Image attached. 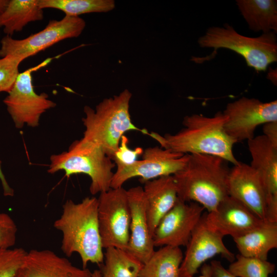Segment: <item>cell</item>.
Listing matches in <instances>:
<instances>
[{"label": "cell", "mask_w": 277, "mask_h": 277, "mask_svg": "<svg viewBox=\"0 0 277 277\" xmlns=\"http://www.w3.org/2000/svg\"><path fill=\"white\" fill-rule=\"evenodd\" d=\"M226 117L219 111L214 116L193 114L184 117V128L174 134L162 135L148 132L161 147L172 151L185 154H204L220 157L233 165L239 163L233 147L236 142L225 132Z\"/></svg>", "instance_id": "obj_1"}, {"label": "cell", "mask_w": 277, "mask_h": 277, "mask_svg": "<svg viewBox=\"0 0 277 277\" xmlns=\"http://www.w3.org/2000/svg\"><path fill=\"white\" fill-rule=\"evenodd\" d=\"M62 235L61 249L67 256L77 253L83 268L89 263L101 265L104 253L99 231L98 199L86 197L81 202L67 200L53 224Z\"/></svg>", "instance_id": "obj_2"}, {"label": "cell", "mask_w": 277, "mask_h": 277, "mask_svg": "<svg viewBox=\"0 0 277 277\" xmlns=\"http://www.w3.org/2000/svg\"><path fill=\"white\" fill-rule=\"evenodd\" d=\"M185 166L173 176L178 199L214 211L227 196L228 162L214 155L188 154Z\"/></svg>", "instance_id": "obj_3"}, {"label": "cell", "mask_w": 277, "mask_h": 277, "mask_svg": "<svg viewBox=\"0 0 277 277\" xmlns=\"http://www.w3.org/2000/svg\"><path fill=\"white\" fill-rule=\"evenodd\" d=\"M131 97L126 89L118 95L104 99L95 109L87 105L84 108L82 122L85 129L82 138L100 147L112 160L126 132L139 131L146 134L148 132L132 123L129 112Z\"/></svg>", "instance_id": "obj_4"}, {"label": "cell", "mask_w": 277, "mask_h": 277, "mask_svg": "<svg viewBox=\"0 0 277 277\" xmlns=\"http://www.w3.org/2000/svg\"><path fill=\"white\" fill-rule=\"evenodd\" d=\"M197 42L202 48L214 49L209 56H193L191 60L197 63L213 58L220 48L236 52L244 58L248 66L257 71H266L270 64L277 61V38L274 32L250 37L240 34L233 27L225 24L223 27H209Z\"/></svg>", "instance_id": "obj_5"}, {"label": "cell", "mask_w": 277, "mask_h": 277, "mask_svg": "<svg viewBox=\"0 0 277 277\" xmlns=\"http://www.w3.org/2000/svg\"><path fill=\"white\" fill-rule=\"evenodd\" d=\"M116 166L114 161L97 145L82 138L73 142L67 151L52 154L47 172L64 171L67 177L84 173L91 179L92 195L109 190Z\"/></svg>", "instance_id": "obj_6"}, {"label": "cell", "mask_w": 277, "mask_h": 277, "mask_svg": "<svg viewBox=\"0 0 277 277\" xmlns=\"http://www.w3.org/2000/svg\"><path fill=\"white\" fill-rule=\"evenodd\" d=\"M52 60L48 58L37 65L19 73L4 100L16 128L21 129L25 125L33 128L37 127L41 115L56 106V103L49 99L46 93H36L32 84V73L46 66Z\"/></svg>", "instance_id": "obj_7"}, {"label": "cell", "mask_w": 277, "mask_h": 277, "mask_svg": "<svg viewBox=\"0 0 277 277\" xmlns=\"http://www.w3.org/2000/svg\"><path fill=\"white\" fill-rule=\"evenodd\" d=\"M98 221L103 248L127 250L131 221L127 190L110 188L98 198Z\"/></svg>", "instance_id": "obj_8"}, {"label": "cell", "mask_w": 277, "mask_h": 277, "mask_svg": "<svg viewBox=\"0 0 277 277\" xmlns=\"http://www.w3.org/2000/svg\"><path fill=\"white\" fill-rule=\"evenodd\" d=\"M85 26L80 16H65L60 21H50L44 29L24 39L6 35L1 41L0 56L13 55L25 60L61 41L78 37Z\"/></svg>", "instance_id": "obj_9"}, {"label": "cell", "mask_w": 277, "mask_h": 277, "mask_svg": "<svg viewBox=\"0 0 277 277\" xmlns=\"http://www.w3.org/2000/svg\"><path fill=\"white\" fill-rule=\"evenodd\" d=\"M141 160L129 165L115 164L111 188L122 187L129 179L140 177L142 183L160 177L173 175L186 165L188 154L172 151L161 146L148 147L144 150Z\"/></svg>", "instance_id": "obj_10"}, {"label": "cell", "mask_w": 277, "mask_h": 277, "mask_svg": "<svg viewBox=\"0 0 277 277\" xmlns=\"http://www.w3.org/2000/svg\"><path fill=\"white\" fill-rule=\"evenodd\" d=\"M223 113L226 133L236 143L248 141L254 137L259 126L277 121V101L263 102L243 96L228 103Z\"/></svg>", "instance_id": "obj_11"}, {"label": "cell", "mask_w": 277, "mask_h": 277, "mask_svg": "<svg viewBox=\"0 0 277 277\" xmlns=\"http://www.w3.org/2000/svg\"><path fill=\"white\" fill-rule=\"evenodd\" d=\"M204 208L195 202L177 199L158 224L153 235L154 247L186 246L201 219Z\"/></svg>", "instance_id": "obj_12"}, {"label": "cell", "mask_w": 277, "mask_h": 277, "mask_svg": "<svg viewBox=\"0 0 277 277\" xmlns=\"http://www.w3.org/2000/svg\"><path fill=\"white\" fill-rule=\"evenodd\" d=\"M223 238L207 224L204 213L186 246L179 277L193 276L205 262L216 255H221L230 263L233 262L235 256L226 247Z\"/></svg>", "instance_id": "obj_13"}, {"label": "cell", "mask_w": 277, "mask_h": 277, "mask_svg": "<svg viewBox=\"0 0 277 277\" xmlns=\"http://www.w3.org/2000/svg\"><path fill=\"white\" fill-rule=\"evenodd\" d=\"M207 224L223 237L238 238L265 221L243 203L228 195L212 211L204 213Z\"/></svg>", "instance_id": "obj_14"}, {"label": "cell", "mask_w": 277, "mask_h": 277, "mask_svg": "<svg viewBox=\"0 0 277 277\" xmlns=\"http://www.w3.org/2000/svg\"><path fill=\"white\" fill-rule=\"evenodd\" d=\"M228 195L238 200L261 219L266 221V194L260 174L243 162L230 169L227 179Z\"/></svg>", "instance_id": "obj_15"}, {"label": "cell", "mask_w": 277, "mask_h": 277, "mask_svg": "<svg viewBox=\"0 0 277 277\" xmlns=\"http://www.w3.org/2000/svg\"><path fill=\"white\" fill-rule=\"evenodd\" d=\"M250 165L261 175L266 194V219L277 221V148L263 135L247 141Z\"/></svg>", "instance_id": "obj_16"}, {"label": "cell", "mask_w": 277, "mask_h": 277, "mask_svg": "<svg viewBox=\"0 0 277 277\" xmlns=\"http://www.w3.org/2000/svg\"><path fill=\"white\" fill-rule=\"evenodd\" d=\"M130 210V238L127 251L145 264L155 251L147 217V202L140 186L127 190Z\"/></svg>", "instance_id": "obj_17"}, {"label": "cell", "mask_w": 277, "mask_h": 277, "mask_svg": "<svg viewBox=\"0 0 277 277\" xmlns=\"http://www.w3.org/2000/svg\"><path fill=\"white\" fill-rule=\"evenodd\" d=\"M15 277H92V272L50 250L32 249L26 252Z\"/></svg>", "instance_id": "obj_18"}, {"label": "cell", "mask_w": 277, "mask_h": 277, "mask_svg": "<svg viewBox=\"0 0 277 277\" xmlns=\"http://www.w3.org/2000/svg\"><path fill=\"white\" fill-rule=\"evenodd\" d=\"M143 184L148 223L153 237L161 219L176 203L178 199L177 190L172 175L160 177Z\"/></svg>", "instance_id": "obj_19"}, {"label": "cell", "mask_w": 277, "mask_h": 277, "mask_svg": "<svg viewBox=\"0 0 277 277\" xmlns=\"http://www.w3.org/2000/svg\"><path fill=\"white\" fill-rule=\"evenodd\" d=\"M233 239L240 254L267 260L269 251L277 248V222L265 221L255 229Z\"/></svg>", "instance_id": "obj_20"}, {"label": "cell", "mask_w": 277, "mask_h": 277, "mask_svg": "<svg viewBox=\"0 0 277 277\" xmlns=\"http://www.w3.org/2000/svg\"><path fill=\"white\" fill-rule=\"evenodd\" d=\"M236 5L249 28L263 33L277 32L276 0H237Z\"/></svg>", "instance_id": "obj_21"}, {"label": "cell", "mask_w": 277, "mask_h": 277, "mask_svg": "<svg viewBox=\"0 0 277 277\" xmlns=\"http://www.w3.org/2000/svg\"><path fill=\"white\" fill-rule=\"evenodd\" d=\"M38 2V0H9L0 15V28H3L6 35L11 36L28 23L43 19V9Z\"/></svg>", "instance_id": "obj_22"}, {"label": "cell", "mask_w": 277, "mask_h": 277, "mask_svg": "<svg viewBox=\"0 0 277 277\" xmlns=\"http://www.w3.org/2000/svg\"><path fill=\"white\" fill-rule=\"evenodd\" d=\"M183 256L180 247L163 246L143 264L139 277H179Z\"/></svg>", "instance_id": "obj_23"}, {"label": "cell", "mask_w": 277, "mask_h": 277, "mask_svg": "<svg viewBox=\"0 0 277 277\" xmlns=\"http://www.w3.org/2000/svg\"><path fill=\"white\" fill-rule=\"evenodd\" d=\"M100 269L101 277H139L143 264L126 250L106 249Z\"/></svg>", "instance_id": "obj_24"}, {"label": "cell", "mask_w": 277, "mask_h": 277, "mask_svg": "<svg viewBox=\"0 0 277 277\" xmlns=\"http://www.w3.org/2000/svg\"><path fill=\"white\" fill-rule=\"evenodd\" d=\"M42 9H56L63 11L65 16L78 17L89 13L107 12L115 8L113 0H38Z\"/></svg>", "instance_id": "obj_25"}, {"label": "cell", "mask_w": 277, "mask_h": 277, "mask_svg": "<svg viewBox=\"0 0 277 277\" xmlns=\"http://www.w3.org/2000/svg\"><path fill=\"white\" fill-rule=\"evenodd\" d=\"M275 269V264L267 260L238 254L228 270L236 277H268Z\"/></svg>", "instance_id": "obj_26"}, {"label": "cell", "mask_w": 277, "mask_h": 277, "mask_svg": "<svg viewBox=\"0 0 277 277\" xmlns=\"http://www.w3.org/2000/svg\"><path fill=\"white\" fill-rule=\"evenodd\" d=\"M26 252L22 248L0 249V277H15Z\"/></svg>", "instance_id": "obj_27"}, {"label": "cell", "mask_w": 277, "mask_h": 277, "mask_svg": "<svg viewBox=\"0 0 277 277\" xmlns=\"http://www.w3.org/2000/svg\"><path fill=\"white\" fill-rule=\"evenodd\" d=\"M25 60L22 57L7 55L0 58V93L8 92L19 74V66Z\"/></svg>", "instance_id": "obj_28"}, {"label": "cell", "mask_w": 277, "mask_h": 277, "mask_svg": "<svg viewBox=\"0 0 277 277\" xmlns=\"http://www.w3.org/2000/svg\"><path fill=\"white\" fill-rule=\"evenodd\" d=\"M17 226L7 213L0 212V249L11 248L16 243Z\"/></svg>", "instance_id": "obj_29"}, {"label": "cell", "mask_w": 277, "mask_h": 277, "mask_svg": "<svg viewBox=\"0 0 277 277\" xmlns=\"http://www.w3.org/2000/svg\"><path fill=\"white\" fill-rule=\"evenodd\" d=\"M128 143V138L123 135L121 139L119 146L112 158L115 164L131 165L137 160L138 156L143 154L144 150L142 148L137 147L132 149L129 148Z\"/></svg>", "instance_id": "obj_30"}, {"label": "cell", "mask_w": 277, "mask_h": 277, "mask_svg": "<svg viewBox=\"0 0 277 277\" xmlns=\"http://www.w3.org/2000/svg\"><path fill=\"white\" fill-rule=\"evenodd\" d=\"M263 135L277 148V121L270 122L263 125Z\"/></svg>", "instance_id": "obj_31"}, {"label": "cell", "mask_w": 277, "mask_h": 277, "mask_svg": "<svg viewBox=\"0 0 277 277\" xmlns=\"http://www.w3.org/2000/svg\"><path fill=\"white\" fill-rule=\"evenodd\" d=\"M211 268V277H236L225 269L221 262L217 260H213L210 264Z\"/></svg>", "instance_id": "obj_32"}, {"label": "cell", "mask_w": 277, "mask_h": 277, "mask_svg": "<svg viewBox=\"0 0 277 277\" xmlns=\"http://www.w3.org/2000/svg\"><path fill=\"white\" fill-rule=\"evenodd\" d=\"M1 164L2 162L0 161V181L2 183L4 195L6 196H13L14 194V190L9 186L4 174L3 172Z\"/></svg>", "instance_id": "obj_33"}, {"label": "cell", "mask_w": 277, "mask_h": 277, "mask_svg": "<svg viewBox=\"0 0 277 277\" xmlns=\"http://www.w3.org/2000/svg\"><path fill=\"white\" fill-rule=\"evenodd\" d=\"M201 274L199 277H211V268L210 264H204L201 268Z\"/></svg>", "instance_id": "obj_34"}, {"label": "cell", "mask_w": 277, "mask_h": 277, "mask_svg": "<svg viewBox=\"0 0 277 277\" xmlns=\"http://www.w3.org/2000/svg\"><path fill=\"white\" fill-rule=\"evenodd\" d=\"M9 0H0V15L6 8Z\"/></svg>", "instance_id": "obj_35"}, {"label": "cell", "mask_w": 277, "mask_h": 277, "mask_svg": "<svg viewBox=\"0 0 277 277\" xmlns=\"http://www.w3.org/2000/svg\"><path fill=\"white\" fill-rule=\"evenodd\" d=\"M92 277H101L100 270H95L92 272Z\"/></svg>", "instance_id": "obj_36"}]
</instances>
